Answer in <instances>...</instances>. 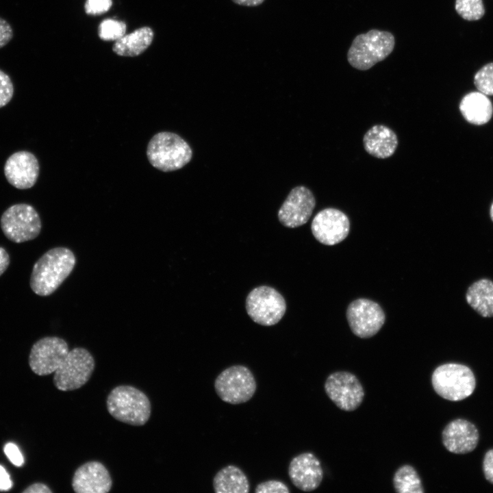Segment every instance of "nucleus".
Returning <instances> with one entry per match:
<instances>
[{"mask_svg":"<svg viewBox=\"0 0 493 493\" xmlns=\"http://www.w3.org/2000/svg\"><path fill=\"white\" fill-rule=\"evenodd\" d=\"M4 175L8 183L20 190L29 189L36 183L40 166L36 155L19 151L8 157L4 164Z\"/></svg>","mask_w":493,"mask_h":493,"instance_id":"obj_15","label":"nucleus"},{"mask_svg":"<svg viewBox=\"0 0 493 493\" xmlns=\"http://www.w3.org/2000/svg\"><path fill=\"white\" fill-rule=\"evenodd\" d=\"M431 383L439 396L448 401H457L472 394L476 381L473 372L468 366L447 363L434 370Z\"/></svg>","mask_w":493,"mask_h":493,"instance_id":"obj_5","label":"nucleus"},{"mask_svg":"<svg viewBox=\"0 0 493 493\" xmlns=\"http://www.w3.org/2000/svg\"><path fill=\"white\" fill-rule=\"evenodd\" d=\"M455 7L460 16L467 21L479 20L485 14L482 0H456Z\"/></svg>","mask_w":493,"mask_h":493,"instance_id":"obj_26","label":"nucleus"},{"mask_svg":"<svg viewBox=\"0 0 493 493\" xmlns=\"http://www.w3.org/2000/svg\"><path fill=\"white\" fill-rule=\"evenodd\" d=\"M10 262L9 254L4 248L0 246V276L7 270Z\"/></svg>","mask_w":493,"mask_h":493,"instance_id":"obj_36","label":"nucleus"},{"mask_svg":"<svg viewBox=\"0 0 493 493\" xmlns=\"http://www.w3.org/2000/svg\"><path fill=\"white\" fill-rule=\"evenodd\" d=\"M218 396L224 402L238 405L248 402L257 390L255 378L243 365H233L223 370L214 383Z\"/></svg>","mask_w":493,"mask_h":493,"instance_id":"obj_6","label":"nucleus"},{"mask_svg":"<svg viewBox=\"0 0 493 493\" xmlns=\"http://www.w3.org/2000/svg\"><path fill=\"white\" fill-rule=\"evenodd\" d=\"M14 94V85L5 72L0 70V108L6 105Z\"/></svg>","mask_w":493,"mask_h":493,"instance_id":"obj_28","label":"nucleus"},{"mask_svg":"<svg viewBox=\"0 0 493 493\" xmlns=\"http://www.w3.org/2000/svg\"><path fill=\"white\" fill-rule=\"evenodd\" d=\"M316 205L312 192L305 186L294 188L278 212L280 223L285 227L295 228L306 223Z\"/></svg>","mask_w":493,"mask_h":493,"instance_id":"obj_14","label":"nucleus"},{"mask_svg":"<svg viewBox=\"0 0 493 493\" xmlns=\"http://www.w3.org/2000/svg\"><path fill=\"white\" fill-rule=\"evenodd\" d=\"M394 45L395 38L392 33L373 29L354 38L347 53V60L353 68L366 71L385 59Z\"/></svg>","mask_w":493,"mask_h":493,"instance_id":"obj_4","label":"nucleus"},{"mask_svg":"<svg viewBox=\"0 0 493 493\" xmlns=\"http://www.w3.org/2000/svg\"><path fill=\"white\" fill-rule=\"evenodd\" d=\"M94 366V359L90 351L83 347H75L69 351L64 361L55 371L54 385L64 392L79 389L88 381Z\"/></svg>","mask_w":493,"mask_h":493,"instance_id":"obj_8","label":"nucleus"},{"mask_svg":"<svg viewBox=\"0 0 493 493\" xmlns=\"http://www.w3.org/2000/svg\"><path fill=\"white\" fill-rule=\"evenodd\" d=\"M311 229L319 242L332 246L347 237L350 222L346 214L341 210L328 207L316 214L312 222Z\"/></svg>","mask_w":493,"mask_h":493,"instance_id":"obj_13","label":"nucleus"},{"mask_svg":"<svg viewBox=\"0 0 493 493\" xmlns=\"http://www.w3.org/2000/svg\"><path fill=\"white\" fill-rule=\"evenodd\" d=\"M67 342L57 336H47L36 341L29 355V365L36 375L45 376L62 364L69 353Z\"/></svg>","mask_w":493,"mask_h":493,"instance_id":"obj_11","label":"nucleus"},{"mask_svg":"<svg viewBox=\"0 0 493 493\" xmlns=\"http://www.w3.org/2000/svg\"><path fill=\"white\" fill-rule=\"evenodd\" d=\"M4 453L14 466H21L23 464V456L18 447L14 443L6 444L4 446Z\"/></svg>","mask_w":493,"mask_h":493,"instance_id":"obj_31","label":"nucleus"},{"mask_svg":"<svg viewBox=\"0 0 493 493\" xmlns=\"http://www.w3.org/2000/svg\"><path fill=\"white\" fill-rule=\"evenodd\" d=\"M490 213V217H491V218H492V221H493V203H492V205H491Z\"/></svg>","mask_w":493,"mask_h":493,"instance_id":"obj_38","label":"nucleus"},{"mask_svg":"<svg viewBox=\"0 0 493 493\" xmlns=\"http://www.w3.org/2000/svg\"><path fill=\"white\" fill-rule=\"evenodd\" d=\"M468 303L483 317L493 316V282L487 279L473 283L466 295Z\"/></svg>","mask_w":493,"mask_h":493,"instance_id":"obj_23","label":"nucleus"},{"mask_svg":"<svg viewBox=\"0 0 493 493\" xmlns=\"http://www.w3.org/2000/svg\"><path fill=\"white\" fill-rule=\"evenodd\" d=\"M112 480L107 468L98 461H89L75 471L72 488L77 493H107Z\"/></svg>","mask_w":493,"mask_h":493,"instance_id":"obj_17","label":"nucleus"},{"mask_svg":"<svg viewBox=\"0 0 493 493\" xmlns=\"http://www.w3.org/2000/svg\"><path fill=\"white\" fill-rule=\"evenodd\" d=\"M394 490L398 493H423L425 492L420 476L411 465L399 467L393 477Z\"/></svg>","mask_w":493,"mask_h":493,"instance_id":"obj_24","label":"nucleus"},{"mask_svg":"<svg viewBox=\"0 0 493 493\" xmlns=\"http://www.w3.org/2000/svg\"><path fill=\"white\" fill-rule=\"evenodd\" d=\"M483 469L485 479L493 484V449L486 453L483 459Z\"/></svg>","mask_w":493,"mask_h":493,"instance_id":"obj_33","label":"nucleus"},{"mask_svg":"<svg viewBox=\"0 0 493 493\" xmlns=\"http://www.w3.org/2000/svg\"><path fill=\"white\" fill-rule=\"evenodd\" d=\"M474 83L479 92L493 95V62L485 64L477 72Z\"/></svg>","mask_w":493,"mask_h":493,"instance_id":"obj_27","label":"nucleus"},{"mask_svg":"<svg viewBox=\"0 0 493 493\" xmlns=\"http://www.w3.org/2000/svg\"><path fill=\"white\" fill-rule=\"evenodd\" d=\"M324 388L327 396L343 411L355 410L364 398L362 383L350 372L337 371L330 374L325 382Z\"/></svg>","mask_w":493,"mask_h":493,"instance_id":"obj_10","label":"nucleus"},{"mask_svg":"<svg viewBox=\"0 0 493 493\" xmlns=\"http://www.w3.org/2000/svg\"><path fill=\"white\" fill-rule=\"evenodd\" d=\"M154 33L148 27H141L116 40L112 51L118 55L136 57L146 51L153 42Z\"/></svg>","mask_w":493,"mask_h":493,"instance_id":"obj_21","label":"nucleus"},{"mask_svg":"<svg viewBox=\"0 0 493 493\" xmlns=\"http://www.w3.org/2000/svg\"><path fill=\"white\" fill-rule=\"evenodd\" d=\"M12 486V482L9 474L5 469L0 465V490L5 491L10 490Z\"/></svg>","mask_w":493,"mask_h":493,"instance_id":"obj_34","label":"nucleus"},{"mask_svg":"<svg viewBox=\"0 0 493 493\" xmlns=\"http://www.w3.org/2000/svg\"><path fill=\"white\" fill-rule=\"evenodd\" d=\"M75 263V256L68 248L60 246L47 251L33 266L31 289L39 296H49L71 274Z\"/></svg>","mask_w":493,"mask_h":493,"instance_id":"obj_1","label":"nucleus"},{"mask_svg":"<svg viewBox=\"0 0 493 493\" xmlns=\"http://www.w3.org/2000/svg\"><path fill=\"white\" fill-rule=\"evenodd\" d=\"M290 492V490L286 483L277 479L261 482L255 488V493H289Z\"/></svg>","mask_w":493,"mask_h":493,"instance_id":"obj_29","label":"nucleus"},{"mask_svg":"<svg viewBox=\"0 0 493 493\" xmlns=\"http://www.w3.org/2000/svg\"><path fill=\"white\" fill-rule=\"evenodd\" d=\"M13 37L11 25L0 17V49L8 44Z\"/></svg>","mask_w":493,"mask_h":493,"instance_id":"obj_32","label":"nucleus"},{"mask_svg":"<svg viewBox=\"0 0 493 493\" xmlns=\"http://www.w3.org/2000/svg\"><path fill=\"white\" fill-rule=\"evenodd\" d=\"M126 27L123 21L106 18L99 25L98 36L104 41H116L125 34Z\"/></svg>","mask_w":493,"mask_h":493,"instance_id":"obj_25","label":"nucleus"},{"mask_svg":"<svg viewBox=\"0 0 493 493\" xmlns=\"http://www.w3.org/2000/svg\"><path fill=\"white\" fill-rule=\"evenodd\" d=\"M246 309L256 323L271 326L282 318L286 304L283 297L275 289L262 286L252 290L246 296Z\"/></svg>","mask_w":493,"mask_h":493,"instance_id":"obj_9","label":"nucleus"},{"mask_svg":"<svg viewBox=\"0 0 493 493\" xmlns=\"http://www.w3.org/2000/svg\"><path fill=\"white\" fill-rule=\"evenodd\" d=\"M23 493H51L52 490L45 484L42 483H33L28 486Z\"/></svg>","mask_w":493,"mask_h":493,"instance_id":"obj_35","label":"nucleus"},{"mask_svg":"<svg viewBox=\"0 0 493 493\" xmlns=\"http://www.w3.org/2000/svg\"><path fill=\"white\" fill-rule=\"evenodd\" d=\"M398 144L396 133L383 125H373L363 137L365 151L369 155L379 159L391 157L396 151Z\"/></svg>","mask_w":493,"mask_h":493,"instance_id":"obj_19","label":"nucleus"},{"mask_svg":"<svg viewBox=\"0 0 493 493\" xmlns=\"http://www.w3.org/2000/svg\"><path fill=\"white\" fill-rule=\"evenodd\" d=\"M459 110L468 122L477 125L488 123L493 113L491 101L481 92H472L466 94L460 102Z\"/></svg>","mask_w":493,"mask_h":493,"instance_id":"obj_20","label":"nucleus"},{"mask_svg":"<svg viewBox=\"0 0 493 493\" xmlns=\"http://www.w3.org/2000/svg\"><path fill=\"white\" fill-rule=\"evenodd\" d=\"M442 442L445 448L455 454H465L472 451L479 441L476 427L464 419L450 422L442 431Z\"/></svg>","mask_w":493,"mask_h":493,"instance_id":"obj_18","label":"nucleus"},{"mask_svg":"<svg viewBox=\"0 0 493 493\" xmlns=\"http://www.w3.org/2000/svg\"><path fill=\"white\" fill-rule=\"evenodd\" d=\"M109 414L116 420L133 426H142L151 416V405L140 390L129 385L113 388L106 399Z\"/></svg>","mask_w":493,"mask_h":493,"instance_id":"obj_2","label":"nucleus"},{"mask_svg":"<svg viewBox=\"0 0 493 493\" xmlns=\"http://www.w3.org/2000/svg\"><path fill=\"white\" fill-rule=\"evenodd\" d=\"M346 318L353 333L359 338L375 336L385 323V314L380 305L367 299L352 301L346 309Z\"/></svg>","mask_w":493,"mask_h":493,"instance_id":"obj_12","label":"nucleus"},{"mask_svg":"<svg viewBox=\"0 0 493 493\" xmlns=\"http://www.w3.org/2000/svg\"><path fill=\"white\" fill-rule=\"evenodd\" d=\"M288 472L292 484L303 492L317 489L323 479L320 462L309 452L294 457L289 464Z\"/></svg>","mask_w":493,"mask_h":493,"instance_id":"obj_16","label":"nucleus"},{"mask_svg":"<svg viewBox=\"0 0 493 493\" xmlns=\"http://www.w3.org/2000/svg\"><path fill=\"white\" fill-rule=\"evenodd\" d=\"M147 156L154 168L170 172L186 166L192 159V151L188 142L179 135L161 131L149 140Z\"/></svg>","mask_w":493,"mask_h":493,"instance_id":"obj_3","label":"nucleus"},{"mask_svg":"<svg viewBox=\"0 0 493 493\" xmlns=\"http://www.w3.org/2000/svg\"><path fill=\"white\" fill-rule=\"evenodd\" d=\"M112 5V0H86L85 12L88 15H101L107 12Z\"/></svg>","mask_w":493,"mask_h":493,"instance_id":"obj_30","label":"nucleus"},{"mask_svg":"<svg viewBox=\"0 0 493 493\" xmlns=\"http://www.w3.org/2000/svg\"><path fill=\"white\" fill-rule=\"evenodd\" d=\"M213 488L216 493H249L250 483L242 470L235 465H227L214 475Z\"/></svg>","mask_w":493,"mask_h":493,"instance_id":"obj_22","label":"nucleus"},{"mask_svg":"<svg viewBox=\"0 0 493 493\" xmlns=\"http://www.w3.org/2000/svg\"><path fill=\"white\" fill-rule=\"evenodd\" d=\"M234 3L246 7H256L264 2L265 0H231Z\"/></svg>","mask_w":493,"mask_h":493,"instance_id":"obj_37","label":"nucleus"},{"mask_svg":"<svg viewBox=\"0 0 493 493\" xmlns=\"http://www.w3.org/2000/svg\"><path fill=\"white\" fill-rule=\"evenodd\" d=\"M0 225L5 236L15 243L35 239L42 229L38 213L27 203H16L9 207L1 216Z\"/></svg>","mask_w":493,"mask_h":493,"instance_id":"obj_7","label":"nucleus"}]
</instances>
